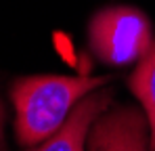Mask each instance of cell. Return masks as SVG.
Masks as SVG:
<instances>
[{
  "mask_svg": "<svg viewBox=\"0 0 155 151\" xmlns=\"http://www.w3.org/2000/svg\"><path fill=\"white\" fill-rule=\"evenodd\" d=\"M2 120H4V111L0 105V151H4V141H2Z\"/></svg>",
  "mask_w": 155,
  "mask_h": 151,
  "instance_id": "obj_6",
  "label": "cell"
},
{
  "mask_svg": "<svg viewBox=\"0 0 155 151\" xmlns=\"http://www.w3.org/2000/svg\"><path fill=\"white\" fill-rule=\"evenodd\" d=\"M130 88L145 109L149 122V151H155V42L130 76Z\"/></svg>",
  "mask_w": 155,
  "mask_h": 151,
  "instance_id": "obj_5",
  "label": "cell"
},
{
  "mask_svg": "<svg viewBox=\"0 0 155 151\" xmlns=\"http://www.w3.org/2000/svg\"><path fill=\"white\" fill-rule=\"evenodd\" d=\"M88 42L101 61L130 65L140 61L153 44L151 21L134 6H107L90 19Z\"/></svg>",
  "mask_w": 155,
  "mask_h": 151,
  "instance_id": "obj_2",
  "label": "cell"
},
{
  "mask_svg": "<svg viewBox=\"0 0 155 151\" xmlns=\"http://www.w3.org/2000/svg\"><path fill=\"white\" fill-rule=\"evenodd\" d=\"M149 122L136 107H117L105 111L92 124L86 149L88 151H147Z\"/></svg>",
  "mask_w": 155,
  "mask_h": 151,
  "instance_id": "obj_3",
  "label": "cell"
},
{
  "mask_svg": "<svg viewBox=\"0 0 155 151\" xmlns=\"http://www.w3.org/2000/svg\"><path fill=\"white\" fill-rule=\"evenodd\" d=\"M113 92L109 88L92 90L71 109L69 118L63 122L59 130H54L46 141L40 143V147L31 151H84L86 139L90 132V126L97 122V118L107 111L111 105Z\"/></svg>",
  "mask_w": 155,
  "mask_h": 151,
  "instance_id": "obj_4",
  "label": "cell"
},
{
  "mask_svg": "<svg viewBox=\"0 0 155 151\" xmlns=\"http://www.w3.org/2000/svg\"><path fill=\"white\" fill-rule=\"evenodd\" d=\"M109 82L107 76H31L11 88L15 105V134L25 147L40 145L69 118L71 109L88 92Z\"/></svg>",
  "mask_w": 155,
  "mask_h": 151,
  "instance_id": "obj_1",
  "label": "cell"
}]
</instances>
